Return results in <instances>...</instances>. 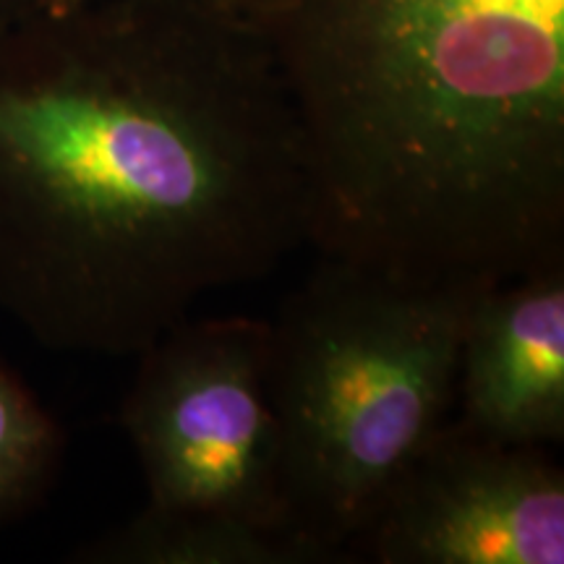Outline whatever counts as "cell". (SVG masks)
Listing matches in <instances>:
<instances>
[{"mask_svg": "<svg viewBox=\"0 0 564 564\" xmlns=\"http://www.w3.org/2000/svg\"><path fill=\"white\" fill-rule=\"evenodd\" d=\"M303 243V139L249 19L87 0L0 32V308L42 348L137 358Z\"/></svg>", "mask_w": 564, "mask_h": 564, "instance_id": "cell-1", "label": "cell"}, {"mask_svg": "<svg viewBox=\"0 0 564 564\" xmlns=\"http://www.w3.org/2000/svg\"><path fill=\"white\" fill-rule=\"evenodd\" d=\"M308 243L411 285L564 262V0H259Z\"/></svg>", "mask_w": 564, "mask_h": 564, "instance_id": "cell-2", "label": "cell"}, {"mask_svg": "<svg viewBox=\"0 0 564 564\" xmlns=\"http://www.w3.org/2000/svg\"><path fill=\"white\" fill-rule=\"evenodd\" d=\"M484 291L322 257L270 322L288 518L335 562L453 419L465 322Z\"/></svg>", "mask_w": 564, "mask_h": 564, "instance_id": "cell-3", "label": "cell"}, {"mask_svg": "<svg viewBox=\"0 0 564 564\" xmlns=\"http://www.w3.org/2000/svg\"><path fill=\"white\" fill-rule=\"evenodd\" d=\"M137 358L121 423L147 507L295 533L270 392V322L192 314Z\"/></svg>", "mask_w": 564, "mask_h": 564, "instance_id": "cell-4", "label": "cell"}, {"mask_svg": "<svg viewBox=\"0 0 564 564\" xmlns=\"http://www.w3.org/2000/svg\"><path fill=\"white\" fill-rule=\"evenodd\" d=\"M358 541L377 564H562L564 474L541 447L449 419Z\"/></svg>", "mask_w": 564, "mask_h": 564, "instance_id": "cell-5", "label": "cell"}, {"mask_svg": "<svg viewBox=\"0 0 564 564\" xmlns=\"http://www.w3.org/2000/svg\"><path fill=\"white\" fill-rule=\"evenodd\" d=\"M453 419L484 440L564 436V262L486 288L465 322Z\"/></svg>", "mask_w": 564, "mask_h": 564, "instance_id": "cell-6", "label": "cell"}, {"mask_svg": "<svg viewBox=\"0 0 564 564\" xmlns=\"http://www.w3.org/2000/svg\"><path fill=\"white\" fill-rule=\"evenodd\" d=\"M87 564H327L324 549L301 535L147 507L123 525L84 544Z\"/></svg>", "mask_w": 564, "mask_h": 564, "instance_id": "cell-7", "label": "cell"}, {"mask_svg": "<svg viewBox=\"0 0 564 564\" xmlns=\"http://www.w3.org/2000/svg\"><path fill=\"white\" fill-rule=\"evenodd\" d=\"M61 457V426L30 387L0 364V531L45 499Z\"/></svg>", "mask_w": 564, "mask_h": 564, "instance_id": "cell-8", "label": "cell"}, {"mask_svg": "<svg viewBox=\"0 0 564 564\" xmlns=\"http://www.w3.org/2000/svg\"><path fill=\"white\" fill-rule=\"evenodd\" d=\"M51 3L53 0H0V32L11 30L37 11H45Z\"/></svg>", "mask_w": 564, "mask_h": 564, "instance_id": "cell-9", "label": "cell"}, {"mask_svg": "<svg viewBox=\"0 0 564 564\" xmlns=\"http://www.w3.org/2000/svg\"><path fill=\"white\" fill-rule=\"evenodd\" d=\"M79 3H87V0H53L47 9L63 11V9H74V6H79ZM196 3L212 6V9H220L225 13H236V17L251 21L253 11H257V6H259V0H196Z\"/></svg>", "mask_w": 564, "mask_h": 564, "instance_id": "cell-10", "label": "cell"}]
</instances>
